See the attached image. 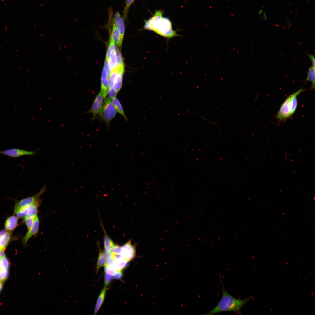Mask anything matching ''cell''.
Wrapping results in <instances>:
<instances>
[{
  "label": "cell",
  "instance_id": "cell-21",
  "mask_svg": "<svg viewBox=\"0 0 315 315\" xmlns=\"http://www.w3.org/2000/svg\"><path fill=\"white\" fill-rule=\"evenodd\" d=\"M40 202V200L36 203L30 206L28 213L25 217H35L38 216V208L41 203Z\"/></svg>",
  "mask_w": 315,
  "mask_h": 315
},
{
  "label": "cell",
  "instance_id": "cell-35",
  "mask_svg": "<svg viewBox=\"0 0 315 315\" xmlns=\"http://www.w3.org/2000/svg\"><path fill=\"white\" fill-rule=\"evenodd\" d=\"M112 278V276L105 273L104 278V283L105 286H106L109 284Z\"/></svg>",
  "mask_w": 315,
  "mask_h": 315
},
{
  "label": "cell",
  "instance_id": "cell-7",
  "mask_svg": "<svg viewBox=\"0 0 315 315\" xmlns=\"http://www.w3.org/2000/svg\"><path fill=\"white\" fill-rule=\"evenodd\" d=\"M104 97L100 92L96 96L91 108L86 113H91L93 115V120L95 116L99 114L102 106Z\"/></svg>",
  "mask_w": 315,
  "mask_h": 315
},
{
  "label": "cell",
  "instance_id": "cell-32",
  "mask_svg": "<svg viewBox=\"0 0 315 315\" xmlns=\"http://www.w3.org/2000/svg\"><path fill=\"white\" fill-rule=\"evenodd\" d=\"M104 267L105 273L113 276L117 272L114 269L106 265Z\"/></svg>",
  "mask_w": 315,
  "mask_h": 315
},
{
  "label": "cell",
  "instance_id": "cell-2",
  "mask_svg": "<svg viewBox=\"0 0 315 315\" xmlns=\"http://www.w3.org/2000/svg\"><path fill=\"white\" fill-rule=\"evenodd\" d=\"M160 11H157L153 16L145 22L144 28L153 31L167 39L179 36L173 29L171 22L167 18L163 17Z\"/></svg>",
  "mask_w": 315,
  "mask_h": 315
},
{
  "label": "cell",
  "instance_id": "cell-23",
  "mask_svg": "<svg viewBox=\"0 0 315 315\" xmlns=\"http://www.w3.org/2000/svg\"><path fill=\"white\" fill-rule=\"evenodd\" d=\"M29 206L23 208L14 209V213L16 215L18 218H24L28 213Z\"/></svg>",
  "mask_w": 315,
  "mask_h": 315
},
{
  "label": "cell",
  "instance_id": "cell-5",
  "mask_svg": "<svg viewBox=\"0 0 315 315\" xmlns=\"http://www.w3.org/2000/svg\"><path fill=\"white\" fill-rule=\"evenodd\" d=\"M46 187L43 186L39 191L35 195L23 199L17 202L14 209L23 208L33 204L39 201L40 196L45 192Z\"/></svg>",
  "mask_w": 315,
  "mask_h": 315
},
{
  "label": "cell",
  "instance_id": "cell-3",
  "mask_svg": "<svg viewBox=\"0 0 315 315\" xmlns=\"http://www.w3.org/2000/svg\"><path fill=\"white\" fill-rule=\"evenodd\" d=\"M301 89L290 95L281 105L276 117L279 120H285L289 118L295 112L297 107V97L304 91Z\"/></svg>",
  "mask_w": 315,
  "mask_h": 315
},
{
  "label": "cell",
  "instance_id": "cell-25",
  "mask_svg": "<svg viewBox=\"0 0 315 315\" xmlns=\"http://www.w3.org/2000/svg\"><path fill=\"white\" fill-rule=\"evenodd\" d=\"M117 49L115 42L111 36L110 37V42L106 55V58L108 60L110 53L114 52L116 53Z\"/></svg>",
  "mask_w": 315,
  "mask_h": 315
},
{
  "label": "cell",
  "instance_id": "cell-24",
  "mask_svg": "<svg viewBox=\"0 0 315 315\" xmlns=\"http://www.w3.org/2000/svg\"><path fill=\"white\" fill-rule=\"evenodd\" d=\"M118 71V68L111 71L108 80V90L113 88Z\"/></svg>",
  "mask_w": 315,
  "mask_h": 315
},
{
  "label": "cell",
  "instance_id": "cell-38",
  "mask_svg": "<svg viewBox=\"0 0 315 315\" xmlns=\"http://www.w3.org/2000/svg\"><path fill=\"white\" fill-rule=\"evenodd\" d=\"M4 256H5V255L3 250H0V258Z\"/></svg>",
  "mask_w": 315,
  "mask_h": 315
},
{
  "label": "cell",
  "instance_id": "cell-12",
  "mask_svg": "<svg viewBox=\"0 0 315 315\" xmlns=\"http://www.w3.org/2000/svg\"><path fill=\"white\" fill-rule=\"evenodd\" d=\"M108 89V78L104 67L101 76L100 92L104 98L107 96Z\"/></svg>",
  "mask_w": 315,
  "mask_h": 315
},
{
  "label": "cell",
  "instance_id": "cell-20",
  "mask_svg": "<svg viewBox=\"0 0 315 315\" xmlns=\"http://www.w3.org/2000/svg\"><path fill=\"white\" fill-rule=\"evenodd\" d=\"M104 232V244L105 253H108L110 251L111 248L115 244L113 242L110 237L106 234L103 228Z\"/></svg>",
  "mask_w": 315,
  "mask_h": 315
},
{
  "label": "cell",
  "instance_id": "cell-18",
  "mask_svg": "<svg viewBox=\"0 0 315 315\" xmlns=\"http://www.w3.org/2000/svg\"><path fill=\"white\" fill-rule=\"evenodd\" d=\"M111 100L116 111L122 115L126 120L128 121V119L125 115L122 105L116 96L113 97Z\"/></svg>",
  "mask_w": 315,
  "mask_h": 315
},
{
  "label": "cell",
  "instance_id": "cell-4",
  "mask_svg": "<svg viewBox=\"0 0 315 315\" xmlns=\"http://www.w3.org/2000/svg\"><path fill=\"white\" fill-rule=\"evenodd\" d=\"M117 111L112 103L111 99L104 98L102 108L99 114L102 120L107 125L115 116Z\"/></svg>",
  "mask_w": 315,
  "mask_h": 315
},
{
  "label": "cell",
  "instance_id": "cell-15",
  "mask_svg": "<svg viewBox=\"0 0 315 315\" xmlns=\"http://www.w3.org/2000/svg\"><path fill=\"white\" fill-rule=\"evenodd\" d=\"M18 223V218L14 216L8 218L5 223V228L7 231L11 232L16 227Z\"/></svg>",
  "mask_w": 315,
  "mask_h": 315
},
{
  "label": "cell",
  "instance_id": "cell-27",
  "mask_svg": "<svg viewBox=\"0 0 315 315\" xmlns=\"http://www.w3.org/2000/svg\"><path fill=\"white\" fill-rule=\"evenodd\" d=\"M9 267V263L8 259L5 256L0 259V270H8Z\"/></svg>",
  "mask_w": 315,
  "mask_h": 315
},
{
  "label": "cell",
  "instance_id": "cell-40",
  "mask_svg": "<svg viewBox=\"0 0 315 315\" xmlns=\"http://www.w3.org/2000/svg\"></svg>",
  "mask_w": 315,
  "mask_h": 315
},
{
  "label": "cell",
  "instance_id": "cell-26",
  "mask_svg": "<svg viewBox=\"0 0 315 315\" xmlns=\"http://www.w3.org/2000/svg\"><path fill=\"white\" fill-rule=\"evenodd\" d=\"M111 71L117 68L116 53L112 52L110 53L108 59Z\"/></svg>",
  "mask_w": 315,
  "mask_h": 315
},
{
  "label": "cell",
  "instance_id": "cell-1",
  "mask_svg": "<svg viewBox=\"0 0 315 315\" xmlns=\"http://www.w3.org/2000/svg\"><path fill=\"white\" fill-rule=\"evenodd\" d=\"M219 276L222 286V297L215 308L203 315H213L219 313L228 311L233 312L236 314L241 315V311L243 307L251 299L254 298L251 296L243 299L235 298L225 290L223 285L220 276V275Z\"/></svg>",
  "mask_w": 315,
  "mask_h": 315
},
{
  "label": "cell",
  "instance_id": "cell-17",
  "mask_svg": "<svg viewBox=\"0 0 315 315\" xmlns=\"http://www.w3.org/2000/svg\"><path fill=\"white\" fill-rule=\"evenodd\" d=\"M106 257L105 251L99 250L96 267V273H97L100 268L106 264Z\"/></svg>",
  "mask_w": 315,
  "mask_h": 315
},
{
  "label": "cell",
  "instance_id": "cell-33",
  "mask_svg": "<svg viewBox=\"0 0 315 315\" xmlns=\"http://www.w3.org/2000/svg\"><path fill=\"white\" fill-rule=\"evenodd\" d=\"M104 67L106 71L108 78L111 73V69L108 60L106 58L105 59Z\"/></svg>",
  "mask_w": 315,
  "mask_h": 315
},
{
  "label": "cell",
  "instance_id": "cell-28",
  "mask_svg": "<svg viewBox=\"0 0 315 315\" xmlns=\"http://www.w3.org/2000/svg\"><path fill=\"white\" fill-rule=\"evenodd\" d=\"M134 0H126V6L123 11V18L126 20L129 8Z\"/></svg>",
  "mask_w": 315,
  "mask_h": 315
},
{
  "label": "cell",
  "instance_id": "cell-14",
  "mask_svg": "<svg viewBox=\"0 0 315 315\" xmlns=\"http://www.w3.org/2000/svg\"><path fill=\"white\" fill-rule=\"evenodd\" d=\"M11 232L4 230L0 231V250H3L6 246L10 240Z\"/></svg>",
  "mask_w": 315,
  "mask_h": 315
},
{
  "label": "cell",
  "instance_id": "cell-34",
  "mask_svg": "<svg viewBox=\"0 0 315 315\" xmlns=\"http://www.w3.org/2000/svg\"><path fill=\"white\" fill-rule=\"evenodd\" d=\"M117 94L113 88L108 90L107 95L108 96L107 97L108 98L111 99L113 97H116Z\"/></svg>",
  "mask_w": 315,
  "mask_h": 315
},
{
  "label": "cell",
  "instance_id": "cell-11",
  "mask_svg": "<svg viewBox=\"0 0 315 315\" xmlns=\"http://www.w3.org/2000/svg\"><path fill=\"white\" fill-rule=\"evenodd\" d=\"M117 68V73L113 87V89L117 94L120 90L122 85L124 65L120 66Z\"/></svg>",
  "mask_w": 315,
  "mask_h": 315
},
{
  "label": "cell",
  "instance_id": "cell-13",
  "mask_svg": "<svg viewBox=\"0 0 315 315\" xmlns=\"http://www.w3.org/2000/svg\"><path fill=\"white\" fill-rule=\"evenodd\" d=\"M113 20L119 31L122 38L123 39L125 31L124 21L119 12L115 14Z\"/></svg>",
  "mask_w": 315,
  "mask_h": 315
},
{
  "label": "cell",
  "instance_id": "cell-16",
  "mask_svg": "<svg viewBox=\"0 0 315 315\" xmlns=\"http://www.w3.org/2000/svg\"><path fill=\"white\" fill-rule=\"evenodd\" d=\"M112 23L113 27L111 35L114 42L118 46L120 47L122 45L123 39L122 38L119 31L116 27L113 20Z\"/></svg>",
  "mask_w": 315,
  "mask_h": 315
},
{
  "label": "cell",
  "instance_id": "cell-9",
  "mask_svg": "<svg viewBox=\"0 0 315 315\" xmlns=\"http://www.w3.org/2000/svg\"><path fill=\"white\" fill-rule=\"evenodd\" d=\"M0 153L12 157H18L24 155H32L35 154L32 151H27L17 148H12L0 151Z\"/></svg>",
  "mask_w": 315,
  "mask_h": 315
},
{
  "label": "cell",
  "instance_id": "cell-6",
  "mask_svg": "<svg viewBox=\"0 0 315 315\" xmlns=\"http://www.w3.org/2000/svg\"><path fill=\"white\" fill-rule=\"evenodd\" d=\"M121 247L120 254L127 261L133 260L136 256V245H132L130 240Z\"/></svg>",
  "mask_w": 315,
  "mask_h": 315
},
{
  "label": "cell",
  "instance_id": "cell-36",
  "mask_svg": "<svg viewBox=\"0 0 315 315\" xmlns=\"http://www.w3.org/2000/svg\"><path fill=\"white\" fill-rule=\"evenodd\" d=\"M123 276V273L121 270L117 271L115 274L113 276V277L115 279H119L122 277Z\"/></svg>",
  "mask_w": 315,
  "mask_h": 315
},
{
  "label": "cell",
  "instance_id": "cell-10",
  "mask_svg": "<svg viewBox=\"0 0 315 315\" xmlns=\"http://www.w3.org/2000/svg\"><path fill=\"white\" fill-rule=\"evenodd\" d=\"M111 253V257L115 261L113 268L116 271H121L127 266L128 262L121 254Z\"/></svg>",
  "mask_w": 315,
  "mask_h": 315
},
{
  "label": "cell",
  "instance_id": "cell-39",
  "mask_svg": "<svg viewBox=\"0 0 315 315\" xmlns=\"http://www.w3.org/2000/svg\"><path fill=\"white\" fill-rule=\"evenodd\" d=\"M3 287L2 281H0V292H1Z\"/></svg>",
  "mask_w": 315,
  "mask_h": 315
},
{
  "label": "cell",
  "instance_id": "cell-22",
  "mask_svg": "<svg viewBox=\"0 0 315 315\" xmlns=\"http://www.w3.org/2000/svg\"><path fill=\"white\" fill-rule=\"evenodd\" d=\"M315 67L312 66L310 67L308 69V75L306 80L307 81H310L312 83V89L315 88Z\"/></svg>",
  "mask_w": 315,
  "mask_h": 315
},
{
  "label": "cell",
  "instance_id": "cell-31",
  "mask_svg": "<svg viewBox=\"0 0 315 315\" xmlns=\"http://www.w3.org/2000/svg\"><path fill=\"white\" fill-rule=\"evenodd\" d=\"M9 275L8 270H0V281H3L6 280Z\"/></svg>",
  "mask_w": 315,
  "mask_h": 315
},
{
  "label": "cell",
  "instance_id": "cell-8",
  "mask_svg": "<svg viewBox=\"0 0 315 315\" xmlns=\"http://www.w3.org/2000/svg\"><path fill=\"white\" fill-rule=\"evenodd\" d=\"M40 220L38 216L35 218L34 224L31 228L28 231L22 239V242L26 244L29 239L32 236L37 235L39 232Z\"/></svg>",
  "mask_w": 315,
  "mask_h": 315
},
{
  "label": "cell",
  "instance_id": "cell-30",
  "mask_svg": "<svg viewBox=\"0 0 315 315\" xmlns=\"http://www.w3.org/2000/svg\"><path fill=\"white\" fill-rule=\"evenodd\" d=\"M116 58L117 67L124 65V62L121 52L118 49H117Z\"/></svg>",
  "mask_w": 315,
  "mask_h": 315
},
{
  "label": "cell",
  "instance_id": "cell-19",
  "mask_svg": "<svg viewBox=\"0 0 315 315\" xmlns=\"http://www.w3.org/2000/svg\"><path fill=\"white\" fill-rule=\"evenodd\" d=\"M106 287H104L101 291L97 300L95 305L94 315H96L102 305L105 297Z\"/></svg>",
  "mask_w": 315,
  "mask_h": 315
},
{
  "label": "cell",
  "instance_id": "cell-29",
  "mask_svg": "<svg viewBox=\"0 0 315 315\" xmlns=\"http://www.w3.org/2000/svg\"><path fill=\"white\" fill-rule=\"evenodd\" d=\"M26 217L24 218V221L28 230H29L32 227L34 222L35 217Z\"/></svg>",
  "mask_w": 315,
  "mask_h": 315
},
{
  "label": "cell",
  "instance_id": "cell-37",
  "mask_svg": "<svg viewBox=\"0 0 315 315\" xmlns=\"http://www.w3.org/2000/svg\"><path fill=\"white\" fill-rule=\"evenodd\" d=\"M306 54L309 57L310 59V60H311V61H312V66L313 67H315V58L314 57V56L313 55H312V54H309L307 53V52H306Z\"/></svg>",
  "mask_w": 315,
  "mask_h": 315
}]
</instances>
